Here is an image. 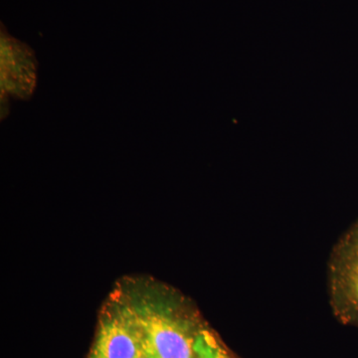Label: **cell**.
I'll return each mask as SVG.
<instances>
[{"instance_id": "cell-1", "label": "cell", "mask_w": 358, "mask_h": 358, "mask_svg": "<svg viewBox=\"0 0 358 358\" xmlns=\"http://www.w3.org/2000/svg\"><path fill=\"white\" fill-rule=\"evenodd\" d=\"M117 289L152 357L195 358V341L203 327L185 296L169 287L148 281L131 282Z\"/></svg>"}, {"instance_id": "cell-2", "label": "cell", "mask_w": 358, "mask_h": 358, "mask_svg": "<svg viewBox=\"0 0 358 358\" xmlns=\"http://www.w3.org/2000/svg\"><path fill=\"white\" fill-rule=\"evenodd\" d=\"M327 279L334 315L343 324L358 329V220L334 245Z\"/></svg>"}, {"instance_id": "cell-3", "label": "cell", "mask_w": 358, "mask_h": 358, "mask_svg": "<svg viewBox=\"0 0 358 358\" xmlns=\"http://www.w3.org/2000/svg\"><path fill=\"white\" fill-rule=\"evenodd\" d=\"M143 350L140 329L117 288L101 310L98 331L88 358H138Z\"/></svg>"}, {"instance_id": "cell-4", "label": "cell", "mask_w": 358, "mask_h": 358, "mask_svg": "<svg viewBox=\"0 0 358 358\" xmlns=\"http://www.w3.org/2000/svg\"><path fill=\"white\" fill-rule=\"evenodd\" d=\"M36 56L27 44L14 38L1 24L0 76L1 91L20 100L31 98L37 85Z\"/></svg>"}, {"instance_id": "cell-5", "label": "cell", "mask_w": 358, "mask_h": 358, "mask_svg": "<svg viewBox=\"0 0 358 358\" xmlns=\"http://www.w3.org/2000/svg\"><path fill=\"white\" fill-rule=\"evenodd\" d=\"M195 358H232L215 334L201 329L195 341Z\"/></svg>"}, {"instance_id": "cell-6", "label": "cell", "mask_w": 358, "mask_h": 358, "mask_svg": "<svg viewBox=\"0 0 358 358\" xmlns=\"http://www.w3.org/2000/svg\"><path fill=\"white\" fill-rule=\"evenodd\" d=\"M138 358H154V357H152V355H150V353H148V350H145H145H143V352H141V355Z\"/></svg>"}]
</instances>
